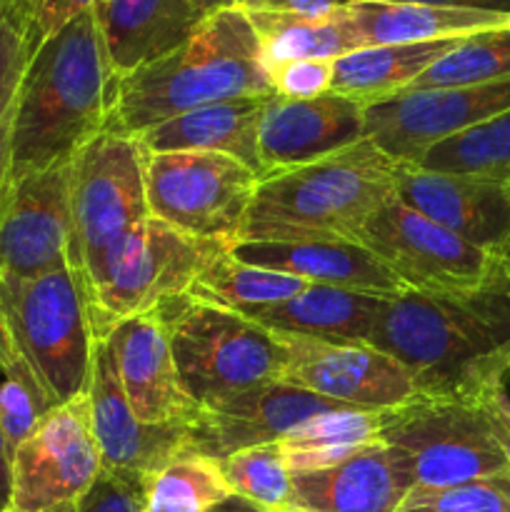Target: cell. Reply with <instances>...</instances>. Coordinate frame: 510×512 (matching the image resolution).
Returning <instances> with one entry per match:
<instances>
[{
    "label": "cell",
    "instance_id": "1",
    "mask_svg": "<svg viewBox=\"0 0 510 512\" xmlns=\"http://www.w3.org/2000/svg\"><path fill=\"white\" fill-rule=\"evenodd\" d=\"M370 345L408 370L420 398L483 403L510 375V280L393 295Z\"/></svg>",
    "mask_w": 510,
    "mask_h": 512
},
{
    "label": "cell",
    "instance_id": "2",
    "mask_svg": "<svg viewBox=\"0 0 510 512\" xmlns=\"http://www.w3.org/2000/svg\"><path fill=\"white\" fill-rule=\"evenodd\" d=\"M113 75L93 8L28 50L13 125V183L70 163L103 133Z\"/></svg>",
    "mask_w": 510,
    "mask_h": 512
},
{
    "label": "cell",
    "instance_id": "3",
    "mask_svg": "<svg viewBox=\"0 0 510 512\" xmlns=\"http://www.w3.org/2000/svg\"><path fill=\"white\" fill-rule=\"evenodd\" d=\"M270 95L275 93L258 35L243 10L228 8L205 18L163 58L115 80L105 130L138 138L203 105Z\"/></svg>",
    "mask_w": 510,
    "mask_h": 512
},
{
    "label": "cell",
    "instance_id": "4",
    "mask_svg": "<svg viewBox=\"0 0 510 512\" xmlns=\"http://www.w3.org/2000/svg\"><path fill=\"white\" fill-rule=\"evenodd\" d=\"M398 165L368 138L300 168L260 178L238 243H360L395 195Z\"/></svg>",
    "mask_w": 510,
    "mask_h": 512
},
{
    "label": "cell",
    "instance_id": "5",
    "mask_svg": "<svg viewBox=\"0 0 510 512\" xmlns=\"http://www.w3.org/2000/svg\"><path fill=\"white\" fill-rule=\"evenodd\" d=\"M0 318L55 405L88 393L98 338L78 270L0 278Z\"/></svg>",
    "mask_w": 510,
    "mask_h": 512
},
{
    "label": "cell",
    "instance_id": "6",
    "mask_svg": "<svg viewBox=\"0 0 510 512\" xmlns=\"http://www.w3.org/2000/svg\"><path fill=\"white\" fill-rule=\"evenodd\" d=\"M180 383L195 405L280 380L278 335L233 310L180 295L158 308Z\"/></svg>",
    "mask_w": 510,
    "mask_h": 512
},
{
    "label": "cell",
    "instance_id": "7",
    "mask_svg": "<svg viewBox=\"0 0 510 512\" xmlns=\"http://www.w3.org/2000/svg\"><path fill=\"white\" fill-rule=\"evenodd\" d=\"M208 245L213 243L188 238L153 215L128 230L85 280L95 338L103 340L123 320L188 295Z\"/></svg>",
    "mask_w": 510,
    "mask_h": 512
},
{
    "label": "cell",
    "instance_id": "8",
    "mask_svg": "<svg viewBox=\"0 0 510 512\" xmlns=\"http://www.w3.org/2000/svg\"><path fill=\"white\" fill-rule=\"evenodd\" d=\"M145 198L153 218L200 243H238L260 175L223 153L143 148Z\"/></svg>",
    "mask_w": 510,
    "mask_h": 512
},
{
    "label": "cell",
    "instance_id": "9",
    "mask_svg": "<svg viewBox=\"0 0 510 512\" xmlns=\"http://www.w3.org/2000/svg\"><path fill=\"white\" fill-rule=\"evenodd\" d=\"M378 440L403 458L415 488H448L510 473L483 403L418 395L385 410Z\"/></svg>",
    "mask_w": 510,
    "mask_h": 512
},
{
    "label": "cell",
    "instance_id": "10",
    "mask_svg": "<svg viewBox=\"0 0 510 512\" xmlns=\"http://www.w3.org/2000/svg\"><path fill=\"white\" fill-rule=\"evenodd\" d=\"M70 210L85 283L108 250L150 218L138 138L103 130L70 158Z\"/></svg>",
    "mask_w": 510,
    "mask_h": 512
},
{
    "label": "cell",
    "instance_id": "11",
    "mask_svg": "<svg viewBox=\"0 0 510 512\" xmlns=\"http://www.w3.org/2000/svg\"><path fill=\"white\" fill-rule=\"evenodd\" d=\"M360 245L408 290H478L508 278L498 255L465 243L405 205L398 195L370 215Z\"/></svg>",
    "mask_w": 510,
    "mask_h": 512
},
{
    "label": "cell",
    "instance_id": "12",
    "mask_svg": "<svg viewBox=\"0 0 510 512\" xmlns=\"http://www.w3.org/2000/svg\"><path fill=\"white\" fill-rule=\"evenodd\" d=\"M8 512H48L73 505L103 473L90 423L88 393L50 410L13 453Z\"/></svg>",
    "mask_w": 510,
    "mask_h": 512
},
{
    "label": "cell",
    "instance_id": "13",
    "mask_svg": "<svg viewBox=\"0 0 510 512\" xmlns=\"http://www.w3.org/2000/svg\"><path fill=\"white\" fill-rule=\"evenodd\" d=\"M510 110V78L403 90L365 105V138L395 163L415 165L440 140Z\"/></svg>",
    "mask_w": 510,
    "mask_h": 512
},
{
    "label": "cell",
    "instance_id": "14",
    "mask_svg": "<svg viewBox=\"0 0 510 512\" xmlns=\"http://www.w3.org/2000/svg\"><path fill=\"white\" fill-rule=\"evenodd\" d=\"M275 335L285 355L283 383L360 410H393L418 398L408 370L373 345Z\"/></svg>",
    "mask_w": 510,
    "mask_h": 512
},
{
    "label": "cell",
    "instance_id": "15",
    "mask_svg": "<svg viewBox=\"0 0 510 512\" xmlns=\"http://www.w3.org/2000/svg\"><path fill=\"white\" fill-rule=\"evenodd\" d=\"M78 270L70 163L15 180L0 210V278Z\"/></svg>",
    "mask_w": 510,
    "mask_h": 512
},
{
    "label": "cell",
    "instance_id": "16",
    "mask_svg": "<svg viewBox=\"0 0 510 512\" xmlns=\"http://www.w3.org/2000/svg\"><path fill=\"white\" fill-rule=\"evenodd\" d=\"M338 408L348 405L275 380L198 405L185 423V438L188 448L220 463L238 450L283 440L305 420Z\"/></svg>",
    "mask_w": 510,
    "mask_h": 512
},
{
    "label": "cell",
    "instance_id": "17",
    "mask_svg": "<svg viewBox=\"0 0 510 512\" xmlns=\"http://www.w3.org/2000/svg\"><path fill=\"white\" fill-rule=\"evenodd\" d=\"M395 195L480 250L500 255L510 240V185L505 183L400 163Z\"/></svg>",
    "mask_w": 510,
    "mask_h": 512
},
{
    "label": "cell",
    "instance_id": "18",
    "mask_svg": "<svg viewBox=\"0 0 510 512\" xmlns=\"http://www.w3.org/2000/svg\"><path fill=\"white\" fill-rule=\"evenodd\" d=\"M365 140V105L340 93L308 100L273 98L260 120L258 150L263 178L300 168Z\"/></svg>",
    "mask_w": 510,
    "mask_h": 512
},
{
    "label": "cell",
    "instance_id": "19",
    "mask_svg": "<svg viewBox=\"0 0 510 512\" xmlns=\"http://www.w3.org/2000/svg\"><path fill=\"white\" fill-rule=\"evenodd\" d=\"M120 388L145 425H185L198 405L188 398L158 310L123 320L105 335Z\"/></svg>",
    "mask_w": 510,
    "mask_h": 512
},
{
    "label": "cell",
    "instance_id": "20",
    "mask_svg": "<svg viewBox=\"0 0 510 512\" xmlns=\"http://www.w3.org/2000/svg\"><path fill=\"white\" fill-rule=\"evenodd\" d=\"M88 403L103 468L148 478L188 445L185 425H145L135 418L105 340L95 343Z\"/></svg>",
    "mask_w": 510,
    "mask_h": 512
},
{
    "label": "cell",
    "instance_id": "21",
    "mask_svg": "<svg viewBox=\"0 0 510 512\" xmlns=\"http://www.w3.org/2000/svg\"><path fill=\"white\" fill-rule=\"evenodd\" d=\"M413 488L403 458L375 440L335 468L295 473L293 505L313 512H395Z\"/></svg>",
    "mask_w": 510,
    "mask_h": 512
},
{
    "label": "cell",
    "instance_id": "22",
    "mask_svg": "<svg viewBox=\"0 0 510 512\" xmlns=\"http://www.w3.org/2000/svg\"><path fill=\"white\" fill-rule=\"evenodd\" d=\"M93 15L113 83L163 58L203 23L188 0H98Z\"/></svg>",
    "mask_w": 510,
    "mask_h": 512
},
{
    "label": "cell",
    "instance_id": "23",
    "mask_svg": "<svg viewBox=\"0 0 510 512\" xmlns=\"http://www.w3.org/2000/svg\"><path fill=\"white\" fill-rule=\"evenodd\" d=\"M230 253L248 265L278 270L308 285L358 290V293H405V285L360 243H233Z\"/></svg>",
    "mask_w": 510,
    "mask_h": 512
},
{
    "label": "cell",
    "instance_id": "24",
    "mask_svg": "<svg viewBox=\"0 0 510 512\" xmlns=\"http://www.w3.org/2000/svg\"><path fill=\"white\" fill-rule=\"evenodd\" d=\"M270 98L223 100V103L188 110L143 130L138 135V143L148 153H180V150L223 153L240 160L263 178L258 133L265 103Z\"/></svg>",
    "mask_w": 510,
    "mask_h": 512
},
{
    "label": "cell",
    "instance_id": "25",
    "mask_svg": "<svg viewBox=\"0 0 510 512\" xmlns=\"http://www.w3.org/2000/svg\"><path fill=\"white\" fill-rule=\"evenodd\" d=\"M388 298L358 290L308 285L278 305L245 313L270 333L303 335L330 343H368Z\"/></svg>",
    "mask_w": 510,
    "mask_h": 512
},
{
    "label": "cell",
    "instance_id": "26",
    "mask_svg": "<svg viewBox=\"0 0 510 512\" xmlns=\"http://www.w3.org/2000/svg\"><path fill=\"white\" fill-rule=\"evenodd\" d=\"M350 20L358 28L365 48L370 45L430 43L455 40L510 28V15L478 13V10L445 8L428 3H398V0H353L345 5Z\"/></svg>",
    "mask_w": 510,
    "mask_h": 512
},
{
    "label": "cell",
    "instance_id": "27",
    "mask_svg": "<svg viewBox=\"0 0 510 512\" xmlns=\"http://www.w3.org/2000/svg\"><path fill=\"white\" fill-rule=\"evenodd\" d=\"M458 40L463 38L360 48L335 60L330 90L363 105L388 100L408 90L430 65L453 50Z\"/></svg>",
    "mask_w": 510,
    "mask_h": 512
},
{
    "label": "cell",
    "instance_id": "28",
    "mask_svg": "<svg viewBox=\"0 0 510 512\" xmlns=\"http://www.w3.org/2000/svg\"><path fill=\"white\" fill-rule=\"evenodd\" d=\"M305 288V280L243 263L230 253V248L213 243L200 260L188 298L245 315L250 310L283 303Z\"/></svg>",
    "mask_w": 510,
    "mask_h": 512
},
{
    "label": "cell",
    "instance_id": "29",
    "mask_svg": "<svg viewBox=\"0 0 510 512\" xmlns=\"http://www.w3.org/2000/svg\"><path fill=\"white\" fill-rule=\"evenodd\" d=\"M260 40L265 65L285 60H338L365 48L348 10L330 15H275L245 13Z\"/></svg>",
    "mask_w": 510,
    "mask_h": 512
},
{
    "label": "cell",
    "instance_id": "30",
    "mask_svg": "<svg viewBox=\"0 0 510 512\" xmlns=\"http://www.w3.org/2000/svg\"><path fill=\"white\" fill-rule=\"evenodd\" d=\"M385 410L338 408L320 413L278 440L290 475L315 473L353 458L380 438Z\"/></svg>",
    "mask_w": 510,
    "mask_h": 512
},
{
    "label": "cell",
    "instance_id": "31",
    "mask_svg": "<svg viewBox=\"0 0 510 512\" xmlns=\"http://www.w3.org/2000/svg\"><path fill=\"white\" fill-rule=\"evenodd\" d=\"M230 495L218 460L188 445L143 478V512H205Z\"/></svg>",
    "mask_w": 510,
    "mask_h": 512
},
{
    "label": "cell",
    "instance_id": "32",
    "mask_svg": "<svg viewBox=\"0 0 510 512\" xmlns=\"http://www.w3.org/2000/svg\"><path fill=\"white\" fill-rule=\"evenodd\" d=\"M418 168L438 173H463L510 185V110L440 140L425 150Z\"/></svg>",
    "mask_w": 510,
    "mask_h": 512
},
{
    "label": "cell",
    "instance_id": "33",
    "mask_svg": "<svg viewBox=\"0 0 510 512\" xmlns=\"http://www.w3.org/2000/svg\"><path fill=\"white\" fill-rule=\"evenodd\" d=\"M55 408L58 405L45 393L43 383L0 318V428H3L10 460H13L15 448Z\"/></svg>",
    "mask_w": 510,
    "mask_h": 512
},
{
    "label": "cell",
    "instance_id": "34",
    "mask_svg": "<svg viewBox=\"0 0 510 512\" xmlns=\"http://www.w3.org/2000/svg\"><path fill=\"white\" fill-rule=\"evenodd\" d=\"M510 78V28L485 30L458 40L408 90L488 83Z\"/></svg>",
    "mask_w": 510,
    "mask_h": 512
},
{
    "label": "cell",
    "instance_id": "35",
    "mask_svg": "<svg viewBox=\"0 0 510 512\" xmlns=\"http://www.w3.org/2000/svg\"><path fill=\"white\" fill-rule=\"evenodd\" d=\"M220 470L233 495H240L263 510L280 512L293 505V475L278 440L238 450L220 460Z\"/></svg>",
    "mask_w": 510,
    "mask_h": 512
},
{
    "label": "cell",
    "instance_id": "36",
    "mask_svg": "<svg viewBox=\"0 0 510 512\" xmlns=\"http://www.w3.org/2000/svg\"><path fill=\"white\" fill-rule=\"evenodd\" d=\"M25 63H28L25 35L13 25L0 23V210L13 190V125Z\"/></svg>",
    "mask_w": 510,
    "mask_h": 512
},
{
    "label": "cell",
    "instance_id": "37",
    "mask_svg": "<svg viewBox=\"0 0 510 512\" xmlns=\"http://www.w3.org/2000/svg\"><path fill=\"white\" fill-rule=\"evenodd\" d=\"M395 512H510V473L448 488H413Z\"/></svg>",
    "mask_w": 510,
    "mask_h": 512
},
{
    "label": "cell",
    "instance_id": "38",
    "mask_svg": "<svg viewBox=\"0 0 510 512\" xmlns=\"http://www.w3.org/2000/svg\"><path fill=\"white\" fill-rule=\"evenodd\" d=\"M335 60H285L270 65V85L278 98L308 100L330 93Z\"/></svg>",
    "mask_w": 510,
    "mask_h": 512
},
{
    "label": "cell",
    "instance_id": "39",
    "mask_svg": "<svg viewBox=\"0 0 510 512\" xmlns=\"http://www.w3.org/2000/svg\"><path fill=\"white\" fill-rule=\"evenodd\" d=\"M75 512H143V478L103 468Z\"/></svg>",
    "mask_w": 510,
    "mask_h": 512
},
{
    "label": "cell",
    "instance_id": "40",
    "mask_svg": "<svg viewBox=\"0 0 510 512\" xmlns=\"http://www.w3.org/2000/svg\"><path fill=\"white\" fill-rule=\"evenodd\" d=\"M95 3L98 0H35L33 25H30L28 38H25L28 40V50L35 48L48 35L58 33L65 23L93 8Z\"/></svg>",
    "mask_w": 510,
    "mask_h": 512
},
{
    "label": "cell",
    "instance_id": "41",
    "mask_svg": "<svg viewBox=\"0 0 510 512\" xmlns=\"http://www.w3.org/2000/svg\"><path fill=\"white\" fill-rule=\"evenodd\" d=\"M353 0H235V8L243 13H275V15H330L345 8Z\"/></svg>",
    "mask_w": 510,
    "mask_h": 512
},
{
    "label": "cell",
    "instance_id": "42",
    "mask_svg": "<svg viewBox=\"0 0 510 512\" xmlns=\"http://www.w3.org/2000/svg\"><path fill=\"white\" fill-rule=\"evenodd\" d=\"M483 410L488 415V423L493 428L495 440H498L500 450L505 455V463L510 470V398L505 393V388L495 390L488 398L483 400Z\"/></svg>",
    "mask_w": 510,
    "mask_h": 512
},
{
    "label": "cell",
    "instance_id": "43",
    "mask_svg": "<svg viewBox=\"0 0 510 512\" xmlns=\"http://www.w3.org/2000/svg\"><path fill=\"white\" fill-rule=\"evenodd\" d=\"M35 0H0V23L13 25L15 30L28 38L30 25H33Z\"/></svg>",
    "mask_w": 510,
    "mask_h": 512
},
{
    "label": "cell",
    "instance_id": "44",
    "mask_svg": "<svg viewBox=\"0 0 510 512\" xmlns=\"http://www.w3.org/2000/svg\"><path fill=\"white\" fill-rule=\"evenodd\" d=\"M398 3H428V5H445V8L478 10V13L510 15V0H398Z\"/></svg>",
    "mask_w": 510,
    "mask_h": 512
},
{
    "label": "cell",
    "instance_id": "45",
    "mask_svg": "<svg viewBox=\"0 0 510 512\" xmlns=\"http://www.w3.org/2000/svg\"><path fill=\"white\" fill-rule=\"evenodd\" d=\"M10 495H13V463H10L8 445L0 428V512L10 510Z\"/></svg>",
    "mask_w": 510,
    "mask_h": 512
},
{
    "label": "cell",
    "instance_id": "46",
    "mask_svg": "<svg viewBox=\"0 0 510 512\" xmlns=\"http://www.w3.org/2000/svg\"><path fill=\"white\" fill-rule=\"evenodd\" d=\"M205 512H268V510H263L260 505H255V503H250V500L240 498V495H230L228 500H223V503H218L215 508H210Z\"/></svg>",
    "mask_w": 510,
    "mask_h": 512
},
{
    "label": "cell",
    "instance_id": "47",
    "mask_svg": "<svg viewBox=\"0 0 510 512\" xmlns=\"http://www.w3.org/2000/svg\"><path fill=\"white\" fill-rule=\"evenodd\" d=\"M190 5H193L195 13L200 15V18H210V15L220 13V10H228V8H235V0H188Z\"/></svg>",
    "mask_w": 510,
    "mask_h": 512
},
{
    "label": "cell",
    "instance_id": "48",
    "mask_svg": "<svg viewBox=\"0 0 510 512\" xmlns=\"http://www.w3.org/2000/svg\"><path fill=\"white\" fill-rule=\"evenodd\" d=\"M498 258H500V265H503V273L508 275V280H510V240L505 243V248L500 250Z\"/></svg>",
    "mask_w": 510,
    "mask_h": 512
},
{
    "label": "cell",
    "instance_id": "49",
    "mask_svg": "<svg viewBox=\"0 0 510 512\" xmlns=\"http://www.w3.org/2000/svg\"><path fill=\"white\" fill-rule=\"evenodd\" d=\"M48 512H75V503L73 505H63V508H55V510H48Z\"/></svg>",
    "mask_w": 510,
    "mask_h": 512
},
{
    "label": "cell",
    "instance_id": "50",
    "mask_svg": "<svg viewBox=\"0 0 510 512\" xmlns=\"http://www.w3.org/2000/svg\"><path fill=\"white\" fill-rule=\"evenodd\" d=\"M280 512H313V510H303V508H295V505H290V508H285Z\"/></svg>",
    "mask_w": 510,
    "mask_h": 512
}]
</instances>
